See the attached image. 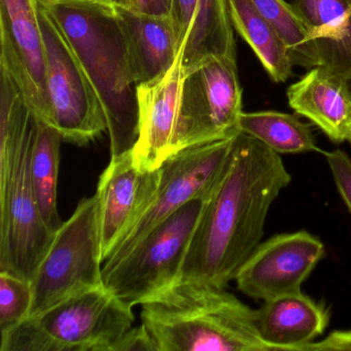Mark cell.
<instances>
[{"mask_svg":"<svg viewBox=\"0 0 351 351\" xmlns=\"http://www.w3.org/2000/svg\"><path fill=\"white\" fill-rule=\"evenodd\" d=\"M291 178L279 154L240 132L205 200L176 282L226 289L235 280L262 242L269 210Z\"/></svg>","mask_w":351,"mask_h":351,"instance_id":"1","label":"cell"},{"mask_svg":"<svg viewBox=\"0 0 351 351\" xmlns=\"http://www.w3.org/2000/svg\"><path fill=\"white\" fill-rule=\"evenodd\" d=\"M77 55L106 114L110 156L133 151L139 136L137 85L114 8L96 0H38Z\"/></svg>","mask_w":351,"mask_h":351,"instance_id":"2","label":"cell"},{"mask_svg":"<svg viewBox=\"0 0 351 351\" xmlns=\"http://www.w3.org/2000/svg\"><path fill=\"white\" fill-rule=\"evenodd\" d=\"M141 306L157 351H274L256 330L254 309L226 289L176 282Z\"/></svg>","mask_w":351,"mask_h":351,"instance_id":"3","label":"cell"},{"mask_svg":"<svg viewBox=\"0 0 351 351\" xmlns=\"http://www.w3.org/2000/svg\"><path fill=\"white\" fill-rule=\"evenodd\" d=\"M36 120L22 108L7 127L11 159L0 172V271L32 281L55 233L45 223L30 174Z\"/></svg>","mask_w":351,"mask_h":351,"instance_id":"4","label":"cell"},{"mask_svg":"<svg viewBox=\"0 0 351 351\" xmlns=\"http://www.w3.org/2000/svg\"><path fill=\"white\" fill-rule=\"evenodd\" d=\"M205 200L186 203L156 226L118 262L102 267V283L133 308L178 281Z\"/></svg>","mask_w":351,"mask_h":351,"instance_id":"5","label":"cell"},{"mask_svg":"<svg viewBox=\"0 0 351 351\" xmlns=\"http://www.w3.org/2000/svg\"><path fill=\"white\" fill-rule=\"evenodd\" d=\"M99 215L95 195L80 201L54 239L32 280L36 316L62 300L102 283Z\"/></svg>","mask_w":351,"mask_h":351,"instance_id":"6","label":"cell"},{"mask_svg":"<svg viewBox=\"0 0 351 351\" xmlns=\"http://www.w3.org/2000/svg\"><path fill=\"white\" fill-rule=\"evenodd\" d=\"M242 114L237 60L211 56L201 61L184 71L174 132V153L236 136L241 132Z\"/></svg>","mask_w":351,"mask_h":351,"instance_id":"7","label":"cell"},{"mask_svg":"<svg viewBox=\"0 0 351 351\" xmlns=\"http://www.w3.org/2000/svg\"><path fill=\"white\" fill-rule=\"evenodd\" d=\"M47 59L48 125L63 141L88 145L108 130L97 94L52 16L36 0Z\"/></svg>","mask_w":351,"mask_h":351,"instance_id":"8","label":"cell"},{"mask_svg":"<svg viewBox=\"0 0 351 351\" xmlns=\"http://www.w3.org/2000/svg\"><path fill=\"white\" fill-rule=\"evenodd\" d=\"M236 137L193 145L170 156L161 166L155 202L104 265L118 262L156 226L186 203L197 199L206 200L229 162Z\"/></svg>","mask_w":351,"mask_h":351,"instance_id":"9","label":"cell"},{"mask_svg":"<svg viewBox=\"0 0 351 351\" xmlns=\"http://www.w3.org/2000/svg\"><path fill=\"white\" fill-rule=\"evenodd\" d=\"M30 317L46 337L49 351H114L134 324L132 308L104 285Z\"/></svg>","mask_w":351,"mask_h":351,"instance_id":"10","label":"cell"},{"mask_svg":"<svg viewBox=\"0 0 351 351\" xmlns=\"http://www.w3.org/2000/svg\"><path fill=\"white\" fill-rule=\"evenodd\" d=\"M324 256V242L305 230L277 234L261 242L240 268L237 289L262 301L299 293Z\"/></svg>","mask_w":351,"mask_h":351,"instance_id":"11","label":"cell"},{"mask_svg":"<svg viewBox=\"0 0 351 351\" xmlns=\"http://www.w3.org/2000/svg\"><path fill=\"white\" fill-rule=\"evenodd\" d=\"M0 66L21 89L36 120L48 124L47 59L36 0H0Z\"/></svg>","mask_w":351,"mask_h":351,"instance_id":"12","label":"cell"},{"mask_svg":"<svg viewBox=\"0 0 351 351\" xmlns=\"http://www.w3.org/2000/svg\"><path fill=\"white\" fill-rule=\"evenodd\" d=\"M161 167H137L132 151L110 158L98 182V215L104 263L155 202Z\"/></svg>","mask_w":351,"mask_h":351,"instance_id":"13","label":"cell"},{"mask_svg":"<svg viewBox=\"0 0 351 351\" xmlns=\"http://www.w3.org/2000/svg\"><path fill=\"white\" fill-rule=\"evenodd\" d=\"M184 77L182 50L165 73L137 86L139 136L132 154L135 164L141 169H159L173 155L174 132Z\"/></svg>","mask_w":351,"mask_h":351,"instance_id":"14","label":"cell"},{"mask_svg":"<svg viewBox=\"0 0 351 351\" xmlns=\"http://www.w3.org/2000/svg\"><path fill=\"white\" fill-rule=\"evenodd\" d=\"M169 17L184 71L211 56L236 59L228 0H172Z\"/></svg>","mask_w":351,"mask_h":351,"instance_id":"15","label":"cell"},{"mask_svg":"<svg viewBox=\"0 0 351 351\" xmlns=\"http://www.w3.org/2000/svg\"><path fill=\"white\" fill-rule=\"evenodd\" d=\"M287 96L293 112L313 123L330 141H347L351 129V87L346 80L326 67H313L289 86Z\"/></svg>","mask_w":351,"mask_h":351,"instance_id":"16","label":"cell"},{"mask_svg":"<svg viewBox=\"0 0 351 351\" xmlns=\"http://www.w3.org/2000/svg\"><path fill=\"white\" fill-rule=\"evenodd\" d=\"M254 320L261 338L273 350L305 351L328 328L330 312L299 291L264 301L254 310Z\"/></svg>","mask_w":351,"mask_h":351,"instance_id":"17","label":"cell"},{"mask_svg":"<svg viewBox=\"0 0 351 351\" xmlns=\"http://www.w3.org/2000/svg\"><path fill=\"white\" fill-rule=\"evenodd\" d=\"M114 9L136 85L165 73L180 52L169 16L149 15L128 8Z\"/></svg>","mask_w":351,"mask_h":351,"instance_id":"18","label":"cell"},{"mask_svg":"<svg viewBox=\"0 0 351 351\" xmlns=\"http://www.w3.org/2000/svg\"><path fill=\"white\" fill-rule=\"evenodd\" d=\"M319 55V66L346 80L351 87V0H295Z\"/></svg>","mask_w":351,"mask_h":351,"instance_id":"19","label":"cell"},{"mask_svg":"<svg viewBox=\"0 0 351 351\" xmlns=\"http://www.w3.org/2000/svg\"><path fill=\"white\" fill-rule=\"evenodd\" d=\"M234 29L250 45L274 83H285L293 75L289 50L273 26L252 0H228Z\"/></svg>","mask_w":351,"mask_h":351,"instance_id":"20","label":"cell"},{"mask_svg":"<svg viewBox=\"0 0 351 351\" xmlns=\"http://www.w3.org/2000/svg\"><path fill=\"white\" fill-rule=\"evenodd\" d=\"M34 120L30 159L32 186L45 223L53 233H56L63 223L57 208V182L63 139L54 127L36 118Z\"/></svg>","mask_w":351,"mask_h":351,"instance_id":"21","label":"cell"},{"mask_svg":"<svg viewBox=\"0 0 351 351\" xmlns=\"http://www.w3.org/2000/svg\"><path fill=\"white\" fill-rule=\"evenodd\" d=\"M240 131L279 155L319 151L311 127L293 114L274 110L243 112Z\"/></svg>","mask_w":351,"mask_h":351,"instance_id":"22","label":"cell"},{"mask_svg":"<svg viewBox=\"0 0 351 351\" xmlns=\"http://www.w3.org/2000/svg\"><path fill=\"white\" fill-rule=\"evenodd\" d=\"M252 3L282 38L293 66L306 69L319 66L317 49L293 5L285 0H252Z\"/></svg>","mask_w":351,"mask_h":351,"instance_id":"23","label":"cell"},{"mask_svg":"<svg viewBox=\"0 0 351 351\" xmlns=\"http://www.w3.org/2000/svg\"><path fill=\"white\" fill-rule=\"evenodd\" d=\"M34 301L32 281L0 271V332L29 316Z\"/></svg>","mask_w":351,"mask_h":351,"instance_id":"24","label":"cell"},{"mask_svg":"<svg viewBox=\"0 0 351 351\" xmlns=\"http://www.w3.org/2000/svg\"><path fill=\"white\" fill-rule=\"evenodd\" d=\"M341 198L351 213V159L346 152L335 149L324 153Z\"/></svg>","mask_w":351,"mask_h":351,"instance_id":"25","label":"cell"},{"mask_svg":"<svg viewBox=\"0 0 351 351\" xmlns=\"http://www.w3.org/2000/svg\"><path fill=\"white\" fill-rule=\"evenodd\" d=\"M157 351L155 342L145 326H133L114 347V351Z\"/></svg>","mask_w":351,"mask_h":351,"instance_id":"26","label":"cell"},{"mask_svg":"<svg viewBox=\"0 0 351 351\" xmlns=\"http://www.w3.org/2000/svg\"><path fill=\"white\" fill-rule=\"evenodd\" d=\"M305 351H351V330H334L322 340L310 343Z\"/></svg>","mask_w":351,"mask_h":351,"instance_id":"27","label":"cell"},{"mask_svg":"<svg viewBox=\"0 0 351 351\" xmlns=\"http://www.w3.org/2000/svg\"><path fill=\"white\" fill-rule=\"evenodd\" d=\"M172 0H133L132 9L154 16H170Z\"/></svg>","mask_w":351,"mask_h":351,"instance_id":"28","label":"cell"},{"mask_svg":"<svg viewBox=\"0 0 351 351\" xmlns=\"http://www.w3.org/2000/svg\"><path fill=\"white\" fill-rule=\"evenodd\" d=\"M102 5L112 8H128L132 9L133 0H96Z\"/></svg>","mask_w":351,"mask_h":351,"instance_id":"29","label":"cell"},{"mask_svg":"<svg viewBox=\"0 0 351 351\" xmlns=\"http://www.w3.org/2000/svg\"><path fill=\"white\" fill-rule=\"evenodd\" d=\"M347 141H348V143H351V129H350V132H349L348 138H347Z\"/></svg>","mask_w":351,"mask_h":351,"instance_id":"30","label":"cell"}]
</instances>
